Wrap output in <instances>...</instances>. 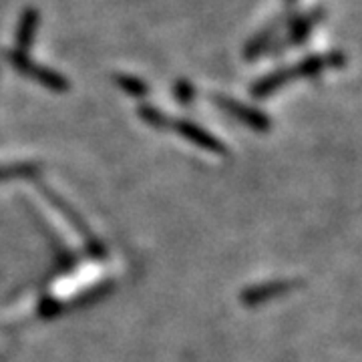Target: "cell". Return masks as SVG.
I'll list each match as a JSON object with an SVG mask.
<instances>
[{
	"instance_id": "obj_1",
	"label": "cell",
	"mask_w": 362,
	"mask_h": 362,
	"mask_svg": "<svg viewBox=\"0 0 362 362\" xmlns=\"http://www.w3.org/2000/svg\"><path fill=\"white\" fill-rule=\"evenodd\" d=\"M8 61H11L23 75L35 78L37 83H40V85L47 87V89L54 90V93H65V90H69V81H66L65 77H61L59 73H54L51 69H45V66H39L37 63H33L25 52H11V54H8Z\"/></svg>"
},
{
	"instance_id": "obj_2",
	"label": "cell",
	"mask_w": 362,
	"mask_h": 362,
	"mask_svg": "<svg viewBox=\"0 0 362 362\" xmlns=\"http://www.w3.org/2000/svg\"><path fill=\"white\" fill-rule=\"evenodd\" d=\"M173 129L180 133L183 139H187L189 143H194L197 147H202V149H206L209 153H218V156H226L228 153V149H226V145L220 143L211 133H207L206 129H202L199 125H195V123H189V121H173V125H171Z\"/></svg>"
},
{
	"instance_id": "obj_3",
	"label": "cell",
	"mask_w": 362,
	"mask_h": 362,
	"mask_svg": "<svg viewBox=\"0 0 362 362\" xmlns=\"http://www.w3.org/2000/svg\"><path fill=\"white\" fill-rule=\"evenodd\" d=\"M216 99V103L220 107L221 111H226V113H230L235 119H240L242 123H246L250 125L252 129H266L268 127V121H266V117L258 113V111H254V109H247L242 103H238V101H233L230 97H223V95H216L214 97Z\"/></svg>"
},
{
	"instance_id": "obj_4",
	"label": "cell",
	"mask_w": 362,
	"mask_h": 362,
	"mask_svg": "<svg viewBox=\"0 0 362 362\" xmlns=\"http://www.w3.org/2000/svg\"><path fill=\"white\" fill-rule=\"evenodd\" d=\"M37 26H39V13L35 8H28L23 18H21V26H18V33H16V47L18 52L28 51V47L33 45L35 40V33H37Z\"/></svg>"
},
{
	"instance_id": "obj_5",
	"label": "cell",
	"mask_w": 362,
	"mask_h": 362,
	"mask_svg": "<svg viewBox=\"0 0 362 362\" xmlns=\"http://www.w3.org/2000/svg\"><path fill=\"white\" fill-rule=\"evenodd\" d=\"M286 290H290V284H286V282H274V284L247 288L246 292L242 294V302H244L246 306H256V304H262V302L270 300L272 296L282 294Z\"/></svg>"
},
{
	"instance_id": "obj_6",
	"label": "cell",
	"mask_w": 362,
	"mask_h": 362,
	"mask_svg": "<svg viewBox=\"0 0 362 362\" xmlns=\"http://www.w3.org/2000/svg\"><path fill=\"white\" fill-rule=\"evenodd\" d=\"M42 194L47 195V199H51L52 206L57 207V209H59V211H61V214L65 216L66 220H69V223H71V226H73L75 230H78L81 233H85V235H87V238L90 240L89 228L85 226V221L78 218L77 211H75L73 207L69 206V204H66V202L63 199V197H61V195H57L54 192H52V189H45V187H42Z\"/></svg>"
},
{
	"instance_id": "obj_7",
	"label": "cell",
	"mask_w": 362,
	"mask_h": 362,
	"mask_svg": "<svg viewBox=\"0 0 362 362\" xmlns=\"http://www.w3.org/2000/svg\"><path fill=\"white\" fill-rule=\"evenodd\" d=\"M40 165L37 163H11V165H0V181L4 180H23V177H39Z\"/></svg>"
},
{
	"instance_id": "obj_8",
	"label": "cell",
	"mask_w": 362,
	"mask_h": 362,
	"mask_svg": "<svg viewBox=\"0 0 362 362\" xmlns=\"http://www.w3.org/2000/svg\"><path fill=\"white\" fill-rule=\"evenodd\" d=\"M139 117H141L147 125H151L156 129H169L173 125V119H169L163 111H159L156 107H149V105L139 107Z\"/></svg>"
},
{
	"instance_id": "obj_9",
	"label": "cell",
	"mask_w": 362,
	"mask_h": 362,
	"mask_svg": "<svg viewBox=\"0 0 362 362\" xmlns=\"http://www.w3.org/2000/svg\"><path fill=\"white\" fill-rule=\"evenodd\" d=\"M117 85L121 87V89L125 90V93H129L133 97H143V95H147V85L139 81V78L135 77H127V75H117L115 77Z\"/></svg>"
},
{
	"instance_id": "obj_10",
	"label": "cell",
	"mask_w": 362,
	"mask_h": 362,
	"mask_svg": "<svg viewBox=\"0 0 362 362\" xmlns=\"http://www.w3.org/2000/svg\"><path fill=\"white\" fill-rule=\"evenodd\" d=\"M63 310H65V304L63 302H57L52 298H45L39 306V314L42 318H54V316H59Z\"/></svg>"
},
{
	"instance_id": "obj_11",
	"label": "cell",
	"mask_w": 362,
	"mask_h": 362,
	"mask_svg": "<svg viewBox=\"0 0 362 362\" xmlns=\"http://www.w3.org/2000/svg\"><path fill=\"white\" fill-rule=\"evenodd\" d=\"M175 97L180 99L181 103H192L194 101V97H195V90L192 85H187L185 81H181V83H177L175 85Z\"/></svg>"
}]
</instances>
